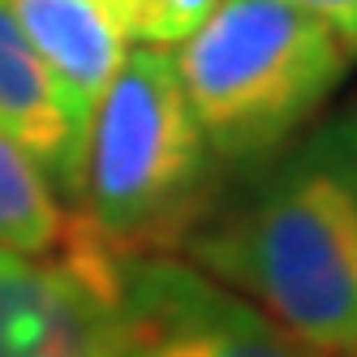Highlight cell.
Segmentation results:
<instances>
[{
    "mask_svg": "<svg viewBox=\"0 0 357 357\" xmlns=\"http://www.w3.org/2000/svg\"><path fill=\"white\" fill-rule=\"evenodd\" d=\"M220 164L168 47H130L91 112L69 220L121 259L172 254L215 207Z\"/></svg>",
    "mask_w": 357,
    "mask_h": 357,
    "instance_id": "2",
    "label": "cell"
},
{
    "mask_svg": "<svg viewBox=\"0 0 357 357\" xmlns=\"http://www.w3.org/2000/svg\"><path fill=\"white\" fill-rule=\"evenodd\" d=\"M104 357H319L271 323L259 305L228 293L172 254L121 263V293Z\"/></svg>",
    "mask_w": 357,
    "mask_h": 357,
    "instance_id": "4",
    "label": "cell"
},
{
    "mask_svg": "<svg viewBox=\"0 0 357 357\" xmlns=\"http://www.w3.org/2000/svg\"><path fill=\"white\" fill-rule=\"evenodd\" d=\"M69 215L52 194V181L22 146L0 134V250L47 259L65 241Z\"/></svg>",
    "mask_w": 357,
    "mask_h": 357,
    "instance_id": "8",
    "label": "cell"
},
{
    "mask_svg": "<svg viewBox=\"0 0 357 357\" xmlns=\"http://www.w3.org/2000/svg\"><path fill=\"white\" fill-rule=\"evenodd\" d=\"M116 31L142 47H168L190 39L220 0H99Z\"/></svg>",
    "mask_w": 357,
    "mask_h": 357,
    "instance_id": "9",
    "label": "cell"
},
{
    "mask_svg": "<svg viewBox=\"0 0 357 357\" xmlns=\"http://www.w3.org/2000/svg\"><path fill=\"white\" fill-rule=\"evenodd\" d=\"M121 263L73 220L47 259L0 250V357H104Z\"/></svg>",
    "mask_w": 357,
    "mask_h": 357,
    "instance_id": "5",
    "label": "cell"
},
{
    "mask_svg": "<svg viewBox=\"0 0 357 357\" xmlns=\"http://www.w3.org/2000/svg\"><path fill=\"white\" fill-rule=\"evenodd\" d=\"M172 61L220 168L280 155L353 65L344 43L289 0H220Z\"/></svg>",
    "mask_w": 357,
    "mask_h": 357,
    "instance_id": "3",
    "label": "cell"
},
{
    "mask_svg": "<svg viewBox=\"0 0 357 357\" xmlns=\"http://www.w3.org/2000/svg\"><path fill=\"white\" fill-rule=\"evenodd\" d=\"M9 13L31 39L35 56L52 69L69 104L91 121L130 52V39L116 31L108 9L99 0H13Z\"/></svg>",
    "mask_w": 357,
    "mask_h": 357,
    "instance_id": "7",
    "label": "cell"
},
{
    "mask_svg": "<svg viewBox=\"0 0 357 357\" xmlns=\"http://www.w3.org/2000/svg\"><path fill=\"white\" fill-rule=\"evenodd\" d=\"M86 130L91 121L69 104L52 69L35 56L9 5H0V134L26 151L47 181L73 198Z\"/></svg>",
    "mask_w": 357,
    "mask_h": 357,
    "instance_id": "6",
    "label": "cell"
},
{
    "mask_svg": "<svg viewBox=\"0 0 357 357\" xmlns=\"http://www.w3.org/2000/svg\"><path fill=\"white\" fill-rule=\"evenodd\" d=\"M289 5H297L301 13L323 22V26L344 43V52L357 56V0H289Z\"/></svg>",
    "mask_w": 357,
    "mask_h": 357,
    "instance_id": "10",
    "label": "cell"
},
{
    "mask_svg": "<svg viewBox=\"0 0 357 357\" xmlns=\"http://www.w3.org/2000/svg\"><path fill=\"white\" fill-rule=\"evenodd\" d=\"M259 168L181 250L319 357H357V104Z\"/></svg>",
    "mask_w": 357,
    "mask_h": 357,
    "instance_id": "1",
    "label": "cell"
}]
</instances>
